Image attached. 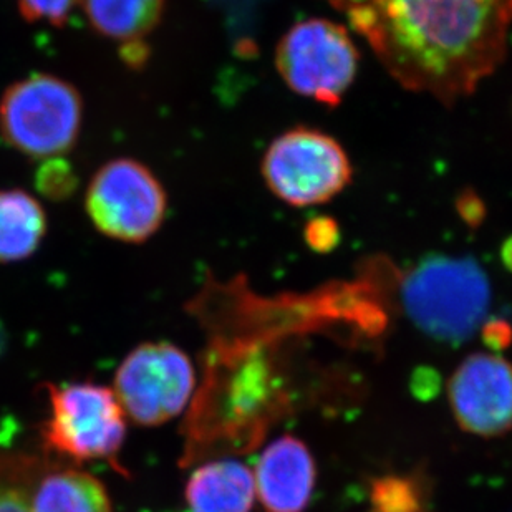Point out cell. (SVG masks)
Returning <instances> with one entry per match:
<instances>
[{"mask_svg": "<svg viewBox=\"0 0 512 512\" xmlns=\"http://www.w3.org/2000/svg\"><path fill=\"white\" fill-rule=\"evenodd\" d=\"M411 92L468 97L508 50L512 0H332Z\"/></svg>", "mask_w": 512, "mask_h": 512, "instance_id": "1", "label": "cell"}, {"mask_svg": "<svg viewBox=\"0 0 512 512\" xmlns=\"http://www.w3.org/2000/svg\"><path fill=\"white\" fill-rule=\"evenodd\" d=\"M400 295L406 315L423 334L459 345L483 325L491 287L473 259L430 256L406 272Z\"/></svg>", "mask_w": 512, "mask_h": 512, "instance_id": "2", "label": "cell"}, {"mask_svg": "<svg viewBox=\"0 0 512 512\" xmlns=\"http://www.w3.org/2000/svg\"><path fill=\"white\" fill-rule=\"evenodd\" d=\"M82 93L52 73L10 83L0 97V136L30 160L62 158L77 145L83 125Z\"/></svg>", "mask_w": 512, "mask_h": 512, "instance_id": "3", "label": "cell"}, {"mask_svg": "<svg viewBox=\"0 0 512 512\" xmlns=\"http://www.w3.org/2000/svg\"><path fill=\"white\" fill-rule=\"evenodd\" d=\"M83 206L93 228L125 244H143L168 216V193L153 171L133 158H116L93 174Z\"/></svg>", "mask_w": 512, "mask_h": 512, "instance_id": "4", "label": "cell"}, {"mask_svg": "<svg viewBox=\"0 0 512 512\" xmlns=\"http://www.w3.org/2000/svg\"><path fill=\"white\" fill-rule=\"evenodd\" d=\"M45 388L52 408L42 426L45 448L77 463L115 464L126 438V415L115 392L88 382Z\"/></svg>", "mask_w": 512, "mask_h": 512, "instance_id": "5", "label": "cell"}, {"mask_svg": "<svg viewBox=\"0 0 512 512\" xmlns=\"http://www.w3.org/2000/svg\"><path fill=\"white\" fill-rule=\"evenodd\" d=\"M276 67L292 92L337 107L357 75L358 52L343 25L310 19L282 37Z\"/></svg>", "mask_w": 512, "mask_h": 512, "instance_id": "6", "label": "cell"}, {"mask_svg": "<svg viewBox=\"0 0 512 512\" xmlns=\"http://www.w3.org/2000/svg\"><path fill=\"white\" fill-rule=\"evenodd\" d=\"M262 176L277 198L292 206L327 203L352 179L339 141L317 130L297 128L274 140L262 161Z\"/></svg>", "mask_w": 512, "mask_h": 512, "instance_id": "7", "label": "cell"}, {"mask_svg": "<svg viewBox=\"0 0 512 512\" xmlns=\"http://www.w3.org/2000/svg\"><path fill=\"white\" fill-rule=\"evenodd\" d=\"M196 387L188 355L168 342L141 343L115 375L116 398L136 425L160 426L183 413Z\"/></svg>", "mask_w": 512, "mask_h": 512, "instance_id": "8", "label": "cell"}, {"mask_svg": "<svg viewBox=\"0 0 512 512\" xmlns=\"http://www.w3.org/2000/svg\"><path fill=\"white\" fill-rule=\"evenodd\" d=\"M459 426L473 435L501 436L512 428V365L489 353L466 358L450 380Z\"/></svg>", "mask_w": 512, "mask_h": 512, "instance_id": "9", "label": "cell"}, {"mask_svg": "<svg viewBox=\"0 0 512 512\" xmlns=\"http://www.w3.org/2000/svg\"><path fill=\"white\" fill-rule=\"evenodd\" d=\"M254 479L267 511L304 512L314 493V458L302 441L282 436L262 453Z\"/></svg>", "mask_w": 512, "mask_h": 512, "instance_id": "10", "label": "cell"}, {"mask_svg": "<svg viewBox=\"0 0 512 512\" xmlns=\"http://www.w3.org/2000/svg\"><path fill=\"white\" fill-rule=\"evenodd\" d=\"M80 7L93 32L120 47L126 65L148 62V39L160 27L166 0H80Z\"/></svg>", "mask_w": 512, "mask_h": 512, "instance_id": "11", "label": "cell"}, {"mask_svg": "<svg viewBox=\"0 0 512 512\" xmlns=\"http://www.w3.org/2000/svg\"><path fill=\"white\" fill-rule=\"evenodd\" d=\"M30 506L32 512H112V499L93 474L47 459L35 479Z\"/></svg>", "mask_w": 512, "mask_h": 512, "instance_id": "12", "label": "cell"}, {"mask_svg": "<svg viewBox=\"0 0 512 512\" xmlns=\"http://www.w3.org/2000/svg\"><path fill=\"white\" fill-rule=\"evenodd\" d=\"M184 498L191 512H251L256 479L237 461L206 463L191 474Z\"/></svg>", "mask_w": 512, "mask_h": 512, "instance_id": "13", "label": "cell"}, {"mask_svg": "<svg viewBox=\"0 0 512 512\" xmlns=\"http://www.w3.org/2000/svg\"><path fill=\"white\" fill-rule=\"evenodd\" d=\"M49 231L44 204L25 189H0V264L34 256Z\"/></svg>", "mask_w": 512, "mask_h": 512, "instance_id": "14", "label": "cell"}, {"mask_svg": "<svg viewBox=\"0 0 512 512\" xmlns=\"http://www.w3.org/2000/svg\"><path fill=\"white\" fill-rule=\"evenodd\" d=\"M45 463L24 453L0 455V512H32V488Z\"/></svg>", "mask_w": 512, "mask_h": 512, "instance_id": "15", "label": "cell"}, {"mask_svg": "<svg viewBox=\"0 0 512 512\" xmlns=\"http://www.w3.org/2000/svg\"><path fill=\"white\" fill-rule=\"evenodd\" d=\"M77 184V173L65 156L40 161L39 170L35 173V188L44 198L50 201L72 198Z\"/></svg>", "mask_w": 512, "mask_h": 512, "instance_id": "16", "label": "cell"}, {"mask_svg": "<svg viewBox=\"0 0 512 512\" xmlns=\"http://www.w3.org/2000/svg\"><path fill=\"white\" fill-rule=\"evenodd\" d=\"M372 499L375 512H421L420 494L405 478L378 479Z\"/></svg>", "mask_w": 512, "mask_h": 512, "instance_id": "17", "label": "cell"}, {"mask_svg": "<svg viewBox=\"0 0 512 512\" xmlns=\"http://www.w3.org/2000/svg\"><path fill=\"white\" fill-rule=\"evenodd\" d=\"M80 0H17L20 15L29 24L65 27Z\"/></svg>", "mask_w": 512, "mask_h": 512, "instance_id": "18", "label": "cell"}, {"mask_svg": "<svg viewBox=\"0 0 512 512\" xmlns=\"http://www.w3.org/2000/svg\"><path fill=\"white\" fill-rule=\"evenodd\" d=\"M305 241L315 252H330L340 242L339 226L334 219H312L305 228Z\"/></svg>", "mask_w": 512, "mask_h": 512, "instance_id": "19", "label": "cell"}, {"mask_svg": "<svg viewBox=\"0 0 512 512\" xmlns=\"http://www.w3.org/2000/svg\"><path fill=\"white\" fill-rule=\"evenodd\" d=\"M483 340L493 350H503L512 340V329L504 320H491L483 327Z\"/></svg>", "mask_w": 512, "mask_h": 512, "instance_id": "20", "label": "cell"}, {"mask_svg": "<svg viewBox=\"0 0 512 512\" xmlns=\"http://www.w3.org/2000/svg\"><path fill=\"white\" fill-rule=\"evenodd\" d=\"M438 388H440V380H438L436 372L430 368H420L411 378V390L421 400L435 397Z\"/></svg>", "mask_w": 512, "mask_h": 512, "instance_id": "21", "label": "cell"}, {"mask_svg": "<svg viewBox=\"0 0 512 512\" xmlns=\"http://www.w3.org/2000/svg\"><path fill=\"white\" fill-rule=\"evenodd\" d=\"M501 259H503L504 266L512 272V237L504 242L503 249H501Z\"/></svg>", "mask_w": 512, "mask_h": 512, "instance_id": "22", "label": "cell"}, {"mask_svg": "<svg viewBox=\"0 0 512 512\" xmlns=\"http://www.w3.org/2000/svg\"><path fill=\"white\" fill-rule=\"evenodd\" d=\"M5 347V329L4 325H2V322H0V353H2V350H4Z\"/></svg>", "mask_w": 512, "mask_h": 512, "instance_id": "23", "label": "cell"}]
</instances>
